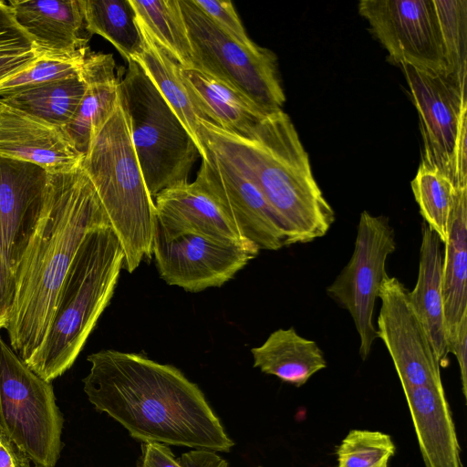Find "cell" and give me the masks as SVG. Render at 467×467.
Wrapping results in <instances>:
<instances>
[{"mask_svg":"<svg viewBox=\"0 0 467 467\" xmlns=\"http://www.w3.org/2000/svg\"><path fill=\"white\" fill-rule=\"evenodd\" d=\"M36 48L11 17L6 3L0 1V53Z\"/></svg>","mask_w":467,"mask_h":467,"instance_id":"e575fe53","label":"cell"},{"mask_svg":"<svg viewBox=\"0 0 467 467\" xmlns=\"http://www.w3.org/2000/svg\"><path fill=\"white\" fill-rule=\"evenodd\" d=\"M82 75L86 81L84 95L63 130L74 148L85 156L94 136L116 109L119 95L112 55L90 51Z\"/></svg>","mask_w":467,"mask_h":467,"instance_id":"ffe728a7","label":"cell"},{"mask_svg":"<svg viewBox=\"0 0 467 467\" xmlns=\"http://www.w3.org/2000/svg\"><path fill=\"white\" fill-rule=\"evenodd\" d=\"M0 156L36 164L48 173L74 170L84 159L63 129L1 103Z\"/></svg>","mask_w":467,"mask_h":467,"instance_id":"ac0fdd59","label":"cell"},{"mask_svg":"<svg viewBox=\"0 0 467 467\" xmlns=\"http://www.w3.org/2000/svg\"><path fill=\"white\" fill-rule=\"evenodd\" d=\"M384 467H388V464H387V465H385Z\"/></svg>","mask_w":467,"mask_h":467,"instance_id":"ab89813d","label":"cell"},{"mask_svg":"<svg viewBox=\"0 0 467 467\" xmlns=\"http://www.w3.org/2000/svg\"><path fill=\"white\" fill-rule=\"evenodd\" d=\"M0 467H36L0 426Z\"/></svg>","mask_w":467,"mask_h":467,"instance_id":"f35d334b","label":"cell"},{"mask_svg":"<svg viewBox=\"0 0 467 467\" xmlns=\"http://www.w3.org/2000/svg\"><path fill=\"white\" fill-rule=\"evenodd\" d=\"M6 5L40 56L71 57L89 50L81 0H11Z\"/></svg>","mask_w":467,"mask_h":467,"instance_id":"2e32d148","label":"cell"},{"mask_svg":"<svg viewBox=\"0 0 467 467\" xmlns=\"http://www.w3.org/2000/svg\"><path fill=\"white\" fill-rule=\"evenodd\" d=\"M444 57L446 74L462 86L467 79V1L433 0Z\"/></svg>","mask_w":467,"mask_h":467,"instance_id":"f546056e","label":"cell"},{"mask_svg":"<svg viewBox=\"0 0 467 467\" xmlns=\"http://www.w3.org/2000/svg\"><path fill=\"white\" fill-rule=\"evenodd\" d=\"M395 250V233L389 218L363 211L353 254L334 282L327 287L328 296L352 317L363 360L369 355L378 337L372 321L375 302L382 280L388 275L387 258Z\"/></svg>","mask_w":467,"mask_h":467,"instance_id":"30bf717a","label":"cell"},{"mask_svg":"<svg viewBox=\"0 0 467 467\" xmlns=\"http://www.w3.org/2000/svg\"><path fill=\"white\" fill-rule=\"evenodd\" d=\"M395 450L391 437L386 433L352 430L337 448V467H384Z\"/></svg>","mask_w":467,"mask_h":467,"instance_id":"4dcf8cb0","label":"cell"},{"mask_svg":"<svg viewBox=\"0 0 467 467\" xmlns=\"http://www.w3.org/2000/svg\"><path fill=\"white\" fill-rule=\"evenodd\" d=\"M217 27L241 45L251 47L253 42L242 24L231 1L192 0Z\"/></svg>","mask_w":467,"mask_h":467,"instance_id":"836d02e7","label":"cell"},{"mask_svg":"<svg viewBox=\"0 0 467 467\" xmlns=\"http://www.w3.org/2000/svg\"><path fill=\"white\" fill-rule=\"evenodd\" d=\"M39 57L36 48L0 53V85L29 67Z\"/></svg>","mask_w":467,"mask_h":467,"instance_id":"8d00e7d4","label":"cell"},{"mask_svg":"<svg viewBox=\"0 0 467 467\" xmlns=\"http://www.w3.org/2000/svg\"><path fill=\"white\" fill-rule=\"evenodd\" d=\"M205 150L195 180L217 201L240 236L259 250L286 246L285 228L258 189L227 160Z\"/></svg>","mask_w":467,"mask_h":467,"instance_id":"5bb4252c","label":"cell"},{"mask_svg":"<svg viewBox=\"0 0 467 467\" xmlns=\"http://www.w3.org/2000/svg\"><path fill=\"white\" fill-rule=\"evenodd\" d=\"M83 390L135 440L215 452L234 442L195 383L176 367L115 349L90 354Z\"/></svg>","mask_w":467,"mask_h":467,"instance_id":"6da1fadb","label":"cell"},{"mask_svg":"<svg viewBox=\"0 0 467 467\" xmlns=\"http://www.w3.org/2000/svg\"><path fill=\"white\" fill-rule=\"evenodd\" d=\"M258 467H260V466H258Z\"/></svg>","mask_w":467,"mask_h":467,"instance_id":"60d3db41","label":"cell"},{"mask_svg":"<svg viewBox=\"0 0 467 467\" xmlns=\"http://www.w3.org/2000/svg\"><path fill=\"white\" fill-rule=\"evenodd\" d=\"M85 89L86 81L81 72L0 94V103L63 129L73 118Z\"/></svg>","mask_w":467,"mask_h":467,"instance_id":"d4e9b609","label":"cell"},{"mask_svg":"<svg viewBox=\"0 0 467 467\" xmlns=\"http://www.w3.org/2000/svg\"><path fill=\"white\" fill-rule=\"evenodd\" d=\"M378 297L381 307L377 335L391 357L402 389L442 384L441 363L411 305L410 291L398 278L387 275Z\"/></svg>","mask_w":467,"mask_h":467,"instance_id":"4fadbf2b","label":"cell"},{"mask_svg":"<svg viewBox=\"0 0 467 467\" xmlns=\"http://www.w3.org/2000/svg\"><path fill=\"white\" fill-rule=\"evenodd\" d=\"M417 313L441 363L449 354L442 297V255L441 241L426 224H421L419 273L410 291Z\"/></svg>","mask_w":467,"mask_h":467,"instance_id":"7402d4cb","label":"cell"},{"mask_svg":"<svg viewBox=\"0 0 467 467\" xmlns=\"http://www.w3.org/2000/svg\"><path fill=\"white\" fill-rule=\"evenodd\" d=\"M449 353H452L458 361L462 382V390L467 399V314L459 323L454 340L449 346Z\"/></svg>","mask_w":467,"mask_h":467,"instance_id":"74e56055","label":"cell"},{"mask_svg":"<svg viewBox=\"0 0 467 467\" xmlns=\"http://www.w3.org/2000/svg\"><path fill=\"white\" fill-rule=\"evenodd\" d=\"M251 353L254 368L296 387L306 384L327 367L317 344L299 336L293 327L275 330L261 346L253 348Z\"/></svg>","mask_w":467,"mask_h":467,"instance_id":"603a6c76","label":"cell"},{"mask_svg":"<svg viewBox=\"0 0 467 467\" xmlns=\"http://www.w3.org/2000/svg\"><path fill=\"white\" fill-rule=\"evenodd\" d=\"M139 26L182 67H193L192 50L179 0H130Z\"/></svg>","mask_w":467,"mask_h":467,"instance_id":"83f0119b","label":"cell"},{"mask_svg":"<svg viewBox=\"0 0 467 467\" xmlns=\"http://www.w3.org/2000/svg\"><path fill=\"white\" fill-rule=\"evenodd\" d=\"M259 252L254 244L227 243L195 234L171 239L154 234L152 244L160 277L170 285L193 293L222 286Z\"/></svg>","mask_w":467,"mask_h":467,"instance_id":"7c38bea8","label":"cell"},{"mask_svg":"<svg viewBox=\"0 0 467 467\" xmlns=\"http://www.w3.org/2000/svg\"><path fill=\"white\" fill-rule=\"evenodd\" d=\"M140 467H228L217 452L192 449L177 458L169 446L150 442L141 446Z\"/></svg>","mask_w":467,"mask_h":467,"instance_id":"d6a6232c","label":"cell"},{"mask_svg":"<svg viewBox=\"0 0 467 467\" xmlns=\"http://www.w3.org/2000/svg\"><path fill=\"white\" fill-rule=\"evenodd\" d=\"M63 425L52 383L36 374L0 336V426L36 467H56Z\"/></svg>","mask_w":467,"mask_h":467,"instance_id":"52a82bcc","label":"cell"},{"mask_svg":"<svg viewBox=\"0 0 467 467\" xmlns=\"http://www.w3.org/2000/svg\"><path fill=\"white\" fill-rule=\"evenodd\" d=\"M132 145L152 198L161 191L188 182L201 157L193 139L140 65L131 60L119 80Z\"/></svg>","mask_w":467,"mask_h":467,"instance_id":"8992f818","label":"cell"},{"mask_svg":"<svg viewBox=\"0 0 467 467\" xmlns=\"http://www.w3.org/2000/svg\"><path fill=\"white\" fill-rule=\"evenodd\" d=\"M86 29L109 41L129 61L142 52L144 38L130 0H81Z\"/></svg>","mask_w":467,"mask_h":467,"instance_id":"4316f807","label":"cell"},{"mask_svg":"<svg viewBox=\"0 0 467 467\" xmlns=\"http://www.w3.org/2000/svg\"><path fill=\"white\" fill-rule=\"evenodd\" d=\"M124 265L110 225L87 234L61 285L47 335L26 365L52 382L75 362L113 296Z\"/></svg>","mask_w":467,"mask_h":467,"instance_id":"277c9868","label":"cell"},{"mask_svg":"<svg viewBox=\"0 0 467 467\" xmlns=\"http://www.w3.org/2000/svg\"><path fill=\"white\" fill-rule=\"evenodd\" d=\"M179 4L188 29L193 67L229 85L266 114L282 110L285 96L274 52L256 44L247 47L236 42L192 0H179Z\"/></svg>","mask_w":467,"mask_h":467,"instance_id":"ba28073f","label":"cell"},{"mask_svg":"<svg viewBox=\"0 0 467 467\" xmlns=\"http://www.w3.org/2000/svg\"><path fill=\"white\" fill-rule=\"evenodd\" d=\"M204 148L234 165L262 193L286 234V246L323 237L335 221L296 130L283 110L265 115L246 135L200 119Z\"/></svg>","mask_w":467,"mask_h":467,"instance_id":"3957f363","label":"cell"},{"mask_svg":"<svg viewBox=\"0 0 467 467\" xmlns=\"http://www.w3.org/2000/svg\"><path fill=\"white\" fill-rule=\"evenodd\" d=\"M400 67L419 114L420 164L438 170L458 186H467L466 87L445 72Z\"/></svg>","mask_w":467,"mask_h":467,"instance_id":"9c48e42d","label":"cell"},{"mask_svg":"<svg viewBox=\"0 0 467 467\" xmlns=\"http://www.w3.org/2000/svg\"><path fill=\"white\" fill-rule=\"evenodd\" d=\"M144 38L142 52L135 58L196 143L201 158L206 150L200 138V117L182 82L179 63L140 26Z\"/></svg>","mask_w":467,"mask_h":467,"instance_id":"484cf974","label":"cell"},{"mask_svg":"<svg viewBox=\"0 0 467 467\" xmlns=\"http://www.w3.org/2000/svg\"><path fill=\"white\" fill-rule=\"evenodd\" d=\"M436 169L420 164L411 189L424 223L445 244L451 212L462 188Z\"/></svg>","mask_w":467,"mask_h":467,"instance_id":"f1b7e54d","label":"cell"},{"mask_svg":"<svg viewBox=\"0 0 467 467\" xmlns=\"http://www.w3.org/2000/svg\"><path fill=\"white\" fill-rule=\"evenodd\" d=\"M109 225L82 166L48 173L41 216L16 273L6 327L10 347L26 363L48 330L58 293L87 234Z\"/></svg>","mask_w":467,"mask_h":467,"instance_id":"7a4b0ae2","label":"cell"},{"mask_svg":"<svg viewBox=\"0 0 467 467\" xmlns=\"http://www.w3.org/2000/svg\"><path fill=\"white\" fill-rule=\"evenodd\" d=\"M403 391L425 467H462L461 447L442 384Z\"/></svg>","mask_w":467,"mask_h":467,"instance_id":"d6986e66","label":"cell"},{"mask_svg":"<svg viewBox=\"0 0 467 467\" xmlns=\"http://www.w3.org/2000/svg\"><path fill=\"white\" fill-rule=\"evenodd\" d=\"M154 204L155 234L164 239L195 234L227 243L254 244L240 236L217 201L197 180L161 191Z\"/></svg>","mask_w":467,"mask_h":467,"instance_id":"e0dca14e","label":"cell"},{"mask_svg":"<svg viewBox=\"0 0 467 467\" xmlns=\"http://www.w3.org/2000/svg\"><path fill=\"white\" fill-rule=\"evenodd\" d=\"M81 166L121 244L123 267L132 273L152 256L157 219L120 101L94 136Z\"/></svg>","mask_w":467,"mask_h":467,"instance_id":"5b68a950","label":"cell"},{"mask_svg":"<svg viewBox=\"0 0 467 467\" xmlns=\"http://www.w3.org/2000/svg\"><path fill=\"white\" fill-rule=\"evenodd\" d=\"M88 52L71 57L40 56L29 67L0 85V94L81 74Z\"/></svg>","mask_w":467,"mask_h":467,"instance_id":"1f68e13d","label":"cell"},{"mask_svg":"<svg viewBox=\"0 0 467 467\" xmlns=\"http://www.w3.org/2000/svg\"><path fill=\"white\" fill-rule=\"evenodd\" d=\"M48 172L0 156V254L15 274L41 216Z\"/></svg>","mask_w":467,"mask_h":467,"instance_id":"9a60e30c","label":"cell"},{"mask_svg":"<svg viewBox=\"0 0 467 467\" xmlns=\"http://www.w3.org/2000/svg\"><path fill=\"white\" fill-rule=\"evenodd\" d=\"M180 74L200 119L222 130L244 136L267 115L245 96L201 69L181 67Z\"/></svg>","mask_w":467,"mask_h":467,"instance_id":"44dd1931","label":"cell"},{"mask_svg":"<svg viewBox=\"0 0 467 467\" xmlns=\"http://www.w3.org/2000/svg\"><path fill=\"white\" fill-rule=\"evenodd\" d=\"M467 187L461 189L451 212L442 258V297L448 349L467 314Z\"/></svg>","mask_w":467,"mask_h":467,"instance_id":"cb8c5ba5","label":"cell"},{"mask_svg":"<svg viewBox=\"0 0 467 467\" xmlns=\"http://www.w3.org/2000/svg\"><path fill=\"white\" fill-rule=\"evenodd\" d=\"M358 12L394 63L446 73L433 0H362Z\"/></svg>","mask_w":467,"mask_h":467,"instance_id":"8fae6325","label":"cell"},{"mask_svg":"<svg viewBox=\"0 0 467 467\" xmlns=\"http://www.w3.org/2000/svg\"><path fill=\"white\" fill-rule=\"evenodd\" d=\"M16 294V275L0 254V331L6 329Z\"/></svg>","mask_w":467,"mask_h":467,"instance_id":"d590c367","label":"cell"}]
</instances>
